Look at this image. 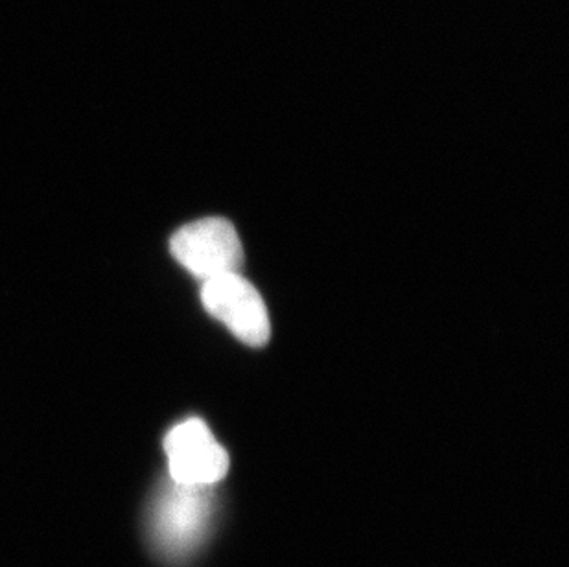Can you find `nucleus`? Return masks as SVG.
I'll return each instance as SVG.
<instances>
[{
    "mask_svg": "<svg viewBox=\"0 0 569 567\" xmlns=\"http://www.w3.org/2000/svg\"><path fill=\"white\" fill-rule=\"evenodd\" d=\"M170 479L192 487H214L229 471L231 460L209 426L189 418L173 426L164 439Z\"/></svg>",
    "mask_w": 569,
    "mask_h": 567,
    "instance_id": "20e7f679",
    "label": "nucleus"
},
{
    "mask_svg": "<svg viewBox=\"0 0 569 567\" xmlns=\"http://www.w3.org/2000/svg\"><path fill=\"white\" fill-rule=\"evenodd\" d=\"M212 487H192L170 479L151 505L150 536L168 563H184L209 536L214 519Z\"/></svg>",
    "mask_w": 569,
    "mask_h": 567,
    "instance_id": "f257e3e1",
    "label": "nucleus"
},
{
    "mask_svg": "<svg viewBox=\"0 0 569 567\" xmlns=\"http://www.w3.org/2000/svg\"><path fill=\"white\" fill-rule=\"evenodd\" d=\"M172 255L198 279L210 280L221 275L240 273L243 249L231 221L204 218L192 221L172 236Z\"/></svg>",
    "mask_w": 569,
    "mask_h": 567,
    "instance_id": "f03ea898",
    "label": "nucleus"
},
{
    "mask_svg": "<svg viewBox=\"0 0 569 567\" xmlns=\"http://www.w3.org/2000/svg\"><path fill=\"white\" fill-rule=\"evenodd\" d=\"M201 300L210 316L223 322L240 341L262 347L271 334L268 308L262 295L240 273L204 280Z\"/></svg>",
    "mask_w": 569,
    "mask_h": 567,
    "instance_id": "7ed1b4c3",
    "label": "nucleus"
}]
</instances>
